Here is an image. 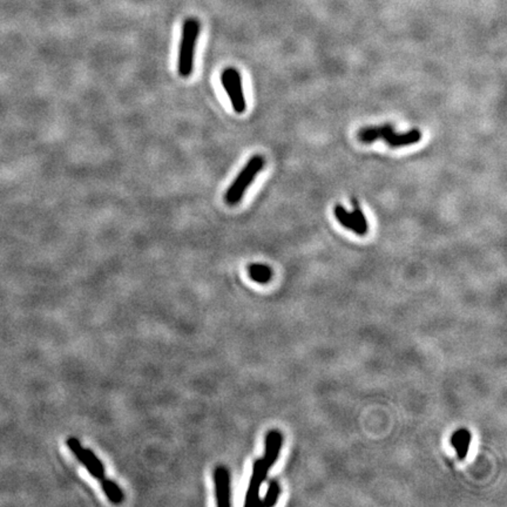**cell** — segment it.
Segmentation results:
<instances>
[{
	"label": "cell",
	"mask_w": 507,
	"mask_h": 507,
	"mask_svg": "<svg viewBox=\"0 0 507 507\" xmlns=\"http://www.w3.org/2000/svg\"><path fill=\"white\" fill-rule=\"evenodd\" d=\"M283 444V437L277 430H271L265 437V453L258 458L253 465V475L250 478L249 486L246 491V506L260 505V489L264 480L267 479L269 468L277 461L280 450Z\"/></svg>",
	"instance_id": "6da1fadb"
},
{
	"label": "cell",
	"mask_w": 507,
	"mask_h": 507,
	"mask_svg": "<svg viewBox=\"0 0 507 507\" xmlns=\"http://www.w3.org/2000/svg\"><path fill=\"white\" fill-rule=\"evenodd\" d=\"M201 24L196 18H187L182 25L177 56V70L181 77H188L194 70L195 49L200 37Z\"/></svg>",
	"instance_id": "7a4b0ae2"
},
{
	"label": "cell",
	"mask_w": 507,
	"mask_h": 507,
	"mask_svg": "<svg viewBox=\"0 0 507 507\" xmlns=\"http://www.w3.org/2000/svg\"><path fill=\"white\" fill-rule=\"evenodd\" d=\"M264 167V158L261 155H255L246 162L242 170L236 176L232 184L225 194V200L229 206H235L242 200L243 195L246 194V189L250 184L256 179L258 173Z\"/></svg>",
	"instance_id": "3957f363"
},
{
	"label": "cell",
	"mask_w": 507,
	"mask_h": 507,
	"mask_svg": "<svg viewBox=\"0 0 507 507\" xmlns=\"http://www.w3.org/2000/svg\"><path fill=\"white\" fill-rule=\"evenodd\" d=\"M222 86L227 92L229 100L232 102V108L236 113L244 112L246 109V101L243 93L242 79L239 70L229 67L221 74Z\"/></svg>",
	"instance_id": "277c9868"
},
{
	"label": "cell",
	"mask_w": 507,
	"mask_h": 507,
	"mask_svg": "<svg viewBox=\"0 0 507 507\" xmlns=\"http://www.w3.org/2000/svg\"><path fill=\"white\" fill-rule=\"evenodd\" d=\"M67 445L82 466L87 468L89 475L95 479L105 478V466L101 461L89 449H84L77 438H68Z\"/></svg>",
	"instance_id": "5b68a950"
},
{
	"label": "cell",
	"mask_w": 507,
	"mask_h": 507,
	"mask_svg": "<svg viewBox=\"0 0 507 507\" xmlns=\"http://www.w3.org/2000/svg\"><path fill=\"white\" fill-rule=\"evenodd\" d=\"M214 485L218 506H230V475L225 466L215 468Z\"/></svg>",
	"instance_id": "8992f818"
},
{
	"label": "cell",
	"mask_w": 507,
	"mask_h": 507,
	"mask_svg": "<svg viewBox=\"0 0 507 507\" xmlns=\"http://www.w3.org/2000/svg\"><path fill=\"white\" fill-rule=\"evenodd\" d=\"M422 139V133L419 130H411L406 133L398 134L392 132L390 135H387L384 141L387 142L390 147L398 148L410 146V144H417Z\"/></svg>",
	"instance_id": "52a82bcc"
},
{
	"label": "cell",
	"mask_w": 507,
	"mask_h": 507,
	"mask_svg": "<svg viewBox=\"0 0 507 507\" xmlns=\"http://www.w3.org/2000/svg\"><path fill=\"white\" fill-rule=\"evenodd\" d=\"M472 434L468 429H459L451 437V444L456 449L458 459H465L468 453V447L471 445Z\"/></svg>",
	"instance_id": "ba28073f"
},
{
	"label": "cell",
	"mask_w": 507,
	"mask_h": 507,
	"mask_svg": "<svg viewBox=\"0 0 507 507\" xmlns=\"http://www.w3.org/2000/svg\"><path fill=\"white\" fill-rule=\"evenodd\" d=\"M392 132H394V127L391 125H384V126L378 127H368V128H362L359 130L358 137L359 140L364 142V144H371L373 141L378 140V139H385L387 135H390Z\"/></svg>",
	"instance_id": "9c48e42d"
},
{
	"label": "cell",
	"mask_w": 507,
	"mask_h": 507,
	"mask_svg": "<svg viewBox=\"0 0 507 507\" xmlns=\"http://www.w3.org/2000/svg\"><path fill=\"white\" fill-rule=\"evenodd\" d=\"M334 216H336V218H337L338 221H339V223H341L343 227L348 228L349 230H351V232H356L357 235H365V232H363L362 228L359 227V225L357 223V221H356L355 218H353L352 213H349V211H346L343 206L337 204V206L334 207Z\"/></svg>",
	"instance_id": "30bf717a"
},
{
	"label": "cell",
	"mask_w": 507,
	"mask_h": 507,
	"mask_svg": "<svg viewBox=\"0 0 507 507\" xmlns=\"http://www.w3.org/2000/svg\"><path fill=\"white\" fill-rule=\"evenodd\" d=\"M100 482H101L102 491L105 492L111 503L115 505L123 503V492L115 482H113L111 479L102 478L100 479Z\"/></svg>",
	"instance_id": "8fae6325"
},
{
	"label": "cell",
	"mask_w": 507,
	"mask_h": 507,
	"mask_svg": "<svg viewBox=\"0 0 507 507\" xmlns=\"http://www.w3.org/2000/svg\"><path fill=\"white\" fill-rule=\"evenodd\" d=\"M248 271L250 278L260 284H265L270 281L273 276V271L265 264H251Z\"/></svg>",
	"instance_id": "7c38bea8"
},
{
	"label": "cell",
	"mask_w": 507,
	"mask_h": 507,
	"mask_svg": "<svg viewBox=\"0 0 507 507\" xmlns=\"http://www.w3.org/2000/svg\"><path fill=\"white\" fill-rule=\"evenodd\" d=\"M280 492H281V489H280L277 482L273 480V482H269V487H268L265 496H264L263 499H261V506H274L275 503H277Z\"/></svg>",
	"instance_id": "4fadbf2b"
},
{
	"label": "cell",
	"mask_w": 507,
	"mask_h": 507,
	"mask_svg": "<svg viewBox=\"0 0 507 507\" xmlns=\"http://www.w3.org/2000/svg\"><path fill=\"white\" fill-rule=\"evenodd\" d=\"M352 204H353V211H351L352 215H353V218H355L356 221L358 223L359 227L362 228L363 232L366 234V232H369L368 220H366L365 216L363 214L362 209L359 208L358 202H357L355 199L352 200Z\"/></svg>",
	"instance_id": "5bb4252c"
}]
</instances>
